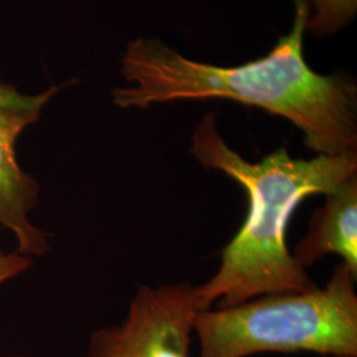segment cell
I'll return each mask as SVG.
<instances>
[{"label":"cell","instance_id":"cell-1","mask_svg":"<svg viewBox=\"0 0 357 357\" xmlns=\"http://www.w3.org/2000/svg\"><path fill=\"white\" fill-rule=\"evenodd\" d=\"M295 19L266 56L238 66L193 61L165 43L139 38L122 59L130 86L114 90L116 106L146 109L187 100H230L290 121L303 132L307 149L336 155L357 151V89L349 77L320 75L305 59L310 11L294 0Z\"/></svg>","mask_w":357,"mask_h":357},{"label":"cell","instance_id":"cell-2","mask_svg":"<svg viewBox=\"0 0 357 357\" xmlns=\"http://www.w3.org/2000/svg\"><path fill=\"white\" fill-rule=\"evenodd\" d=\"M191 153L205 169L224 172L238 183L248 196L243 227L222 249L216 273L195 286L197 310L315 289L317 283L289 250V224L305 199L324 196L356 175L357 151L296 159L281 147L252 163L225 142L216 114L209 113L193 131Z\"/></svg>","mask_w":357,"mask_h":357},{"label":"cell","instance_id":"cell-3","mask_svg":"<svg viewBox=\"0 0 357 357\" xmlns=\"http://www.w3.org/2000/svg\"><path fill=\"white\" fill-rule=\"evenodd\" d=\"M356 280L342 262L324 287L268 294L234 306L197 311L193 333L199 357L270 352L357 356Z\"/></svg>","mask_w":357,"mask_h":357},{"label":"cell","instance_id":"cell-4","mask_svg":"<svg viewBox=\"0 0 357 357\" xmlns=\"http://www.w3.org/2000/svg\"><path fill=\"white\" fill-rule=\"evenodd\" d=\"M197 311L190 282L142 284L125 319L91 333L88 357H191Z\"/></svg>","mask_w":357,"mask_h":357},{"label":"cell","instance_id":"cell-5","mask_svg":"<svg viewBox=\"0 0 357 357\" xmlns=\"http://www.w3.org/2000/svg\"><path fill=\"white\" fill-rule=\"evenodd\" d=\"M64 85L38 94H22L0 82V225L11 230L17 252L41 257L50 250L48 234L38 229L28 215L38 205L40 187L36 178L20 167L15 144L28 126L38 122L41 110Z\"/></svg>","mask_w":357,"mask_h":357},{"label":"cell","instance_id":"cell-6","mask_svg":"<svg viewBox=\"0 0 357 357\" xmlns=\"http://www.w3.org/2000/svg\"><path fill=\"white\" fill-rule=\"evenodd\" d=\"M330 255L343 258L357 278V174L324 195V204L314 212L293 257L307 270Z\"/></svg>","mask_w":357,"mask_h":357},{"label":"cell","instance_id":"cell-7","mask_svg":"<svg viewBox=\"0 0 357 357\" xmlns=\"http://www.w3.org/2000/svg\"><path fill=\"white\" fill-rule=\"evenodd\" d=\"M310 16L306 31L328 36L349 24L357 13V0H305Z\"/></svg>","mask_w":357,"mask_h":357},{"label":"cell","instance_id":"cell-8","mask_svg":"<svg viewBox=\"0 0 357 357\" xmlns=\"http://www.w3.org/2000/svg\"><path fill=\"white\" fill-rule=\"evenodd\" d=\"M33 266V259L29 255H22L17 250L13 253L0 252V284L16 278Z\"/></svg>","mask_w":357,"mask_h":357},{"label":"cell","instance_id":"cell-9","mask_svg":"<svg viewBox=\"0 0 357 357\" xmlns=\"http://www.w3.org/2000/svg\"><path fill=\"white\" fill-rule=\"evenodd\" d=\"M0 357H24V356H0Z\"/></svg>","mask_w":357,"mask_h":357},{"label":"cell","instance_id":"cell-10","mask_svg":"<svg viewBox=\"0 0 357 357\" xmlns=\"http://www.w3.org/2000/svg\"><path fill=\"white\" fill-rule=\"evenodd\" d=\"M349 357H357V356H349Z\"/></svg>","mask_w":357,"mask_h":357}]
</instances>
